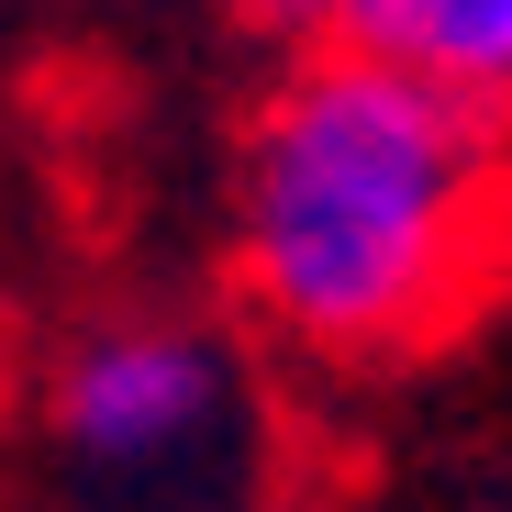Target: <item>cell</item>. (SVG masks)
Segmentation results:
<instances>
[{
	"label": "cell",
	"instance_id": "1",
	"mask_svg": "<svg viewBox=\"0 0 512 512\" xmlns=\"http://www.w3.org/2000/svg\"><path fill=\"white\" fill-rule=\"evenodd\" d=\"M512 123H479L412 78L301 45L234 145V290L301 357L423 346L501 256Z\"/></svg>",
	"mask_w": 512,
	"mask_h": 512
},
{
	"label": "cell",
	"instance_id": "2",
	"mask_svg": "<svg viewBox=\"0 0 512 512\" xmlns=\"http://www.w3.org/2000/svg\"><path fill=\"white\" fill-rule=\"evenodd\" d=\"M56 512H268L279 501V401L268 357L201 312H101L78 323L45 401Z\"/></svg>",
	"mask_w": 512,
	"mask_h": 512
},
{
	"label": "cell",
	"instance_id": "3",
	"mask_svg": "<svg viewBox=\"0 0 512 512\" xmlns=\"http://www.w3.org/2000/svg\"><path fill=\"white\" fill-rule=\"evenodd\" d=\"M323 45H346L479 123H512V0H334Z\"/></svg>",
	"mask_w": 512,
	"mask_h": 512
},
{
	"label": "cell",
	"instance_id": "4",
	"mask_svg": "<svg viewBox=\"0 0 512 512\" xmlns=\"http://www.w3.org/2000/svg\"><path fill=\"white\" fill-rule=\"evenodd\" d=\"M234 12H245L256 34H279V45L301 56V45H323V23H334V0H234Z\"/></svg>",
	"mask_w": 512,
	"mask_h": 512
}]
</instances>
